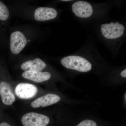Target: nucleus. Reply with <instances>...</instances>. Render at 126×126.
Returning <instances> with one entry per match:
<instances>
[{"label":"nucleus","instance_id":"nucleus-1","mask_svg":"<svg viewBox=\"0 0 126 126\" xmlns=\"http://www.w3.org/2000/svg\"><path fill=\"white\" fill-rule=\"evenodd\" d=\"M61 63L66 68L80 73L93 72L97 68L92 59L83 54L65 56L61 59Z\"/></svg>","mask_w":126,"mask_h":126},{"label":"nucleus","instance_id":"nucleus-9","mask_svg":"<svg viewBox=\"0 0 126 126\" xmlns=\"http://www.w3.org/2000/svg\"><path fill=\"white\" fill-rule=\"evenodd\" d=\"M57 15L58 12L54 8L40 7L35 10L34 17L38 21H45L55 19Z\"/></svg>","mask_w":126,"mask_h":126},{"label":"nucleus","instance_id":"nucleus-11","mask_svg":"<svg viewBox=\"0 0 126 126\" xmlns=\"http://www.w3.org/2000/svg\"><path fill=\"white\" fill-rule=\"evenodd\" d=\"M46 67V63L39 58H36L33 60H29L21 64V69L25 71H32L41 72Z\"/></svg>","mask_w":126,"mask_h":126},{"label":"nucleus","instance_id":"nucleus-2","mask_svg":"<svg viewBox=\"0 0 126 126\" xmlns=\"http://www.w3.org/2000/svg\"><path fill=\"white\" fill-rule=\"evenodd\" d=\"M124 25L119 22L102 24L100 26L101 34L104 38L109 41H116L122 39L125 34Z\"/></svg>","mask_w":126,"mask_h":126},{"label":"nucleus","instance_id":"nucleus-4","mask_svg":"<svg viewBox=\"0 0 126 126\" xmlns=\"http://www.w3.org/2000/svg\"><path fill=\"white\" fill-rule=\"evenodd\" d=\"M73 13L76 16L81 18H87L94 13L93 7L87 1L79 0L75 1L72 6Z\"/></svg>","mask_w":126,"mask_h":126},{"label":"nucleus","instance_id":"nucleus-12","mask_svg":"<svg viewBox=\"0 0 126 126\" xmlns=\"http://www.w3.org/2000/svg\"><path fill=\"white\" fill-rule=\"evenodd\" d=\"M9 16V12L7 7L0 1V20L5 21Z\"/></svg>","mask_w":126,"mask_h":126},{"label":"nucleus","instance_id":"nucleus-7","mask_svg":"<svg viewBox=\"0 0 126 126\" xmlns=\"http://www.w3.org/2000/svg\"><path fill=\"white\" fill-rule=\"evenodd\" d=\"M0 96L2 103L7 106L12 105L15 101V97L11 86L5 81L0 82Z\"/></svg>","mask_w":126,"mask_h":126},{"label":"nucleus","instance_id":"nucleus-13","mask_svg":"<svg viewBox=\"0 0 126 126\" xmlns=\"http://www.w3.org/2000/svg\"><path fill=\"white\" fill-rule=\"evenodd\" d=\"M77 126H97L96 123L91 119H85L79 123Z\"/></svg>","mask_w":126,"mask_h":126},{"label":"nucleus","instance_id":"nucleus-14","mask_svg":"<svg viewBox=\"0 0 126 126\" xmlns=\"http://www.w3.org/2000/svg\"><path fill=\"white\" fill-rule=\"evenodd\" d=\"M120 75L122 78H126V68L124 69L123 70H122L120 73Z\"/></svg>","mask_w":126,"mask_h":126},{"label":"nucleus","instance_id":"nucleus-3","mask_svg":"<svg viewBox=\"0 0 126 126\" xmlns=\"http://www.w3.org/2000/svg\"><path fill=\"white\" fill-rule=\"evenodd\" d=\"M21 121L24 126H46L49 123L50 119L46 115L32 112L24 115Z\"/></svg>","mask_w":126,"mask_h":126},{"label":"nucleus","instance_id":"nucleus-5","mask_svg":"<svg viewBox=\"0 0 126 126\" xmlns=\"http://www.w3.org/2000/svg\"><path fill=\"white\" fill-rule=\"evenodd\" d=\"M27 40L24 34L20 31L13 32L10 36V49L14 54H18L24 48Z\"/></svg>","mask_w":126,"mask_h":126},{"label":"nucleus","instance_id":"nucleus-15","mask_svg":"<svg viewBox=\"0 0 126 126\" xmlns=\"http://www.w3.org/2000/svg\"><path fill=\"white\" fill-rule=\"evenodd\" d=\"M0 126H11L9 124L6 122H2L0 124Z\"/></svg>","mask_w":126,"mask_h":126},{"label":"nucleus","instance_id":"nucleus-16","mask_svg":"<svg viewBox=\"0 0 126 126\" xmlns=\"http://www.w3.org/2000/svg\"><path fill=\"white\" fill-rule=\"evenodd\" d=\"M62 1H71V0H62Z\"/></svg>","mask_w":126,"mask_h":126},{"label":"nucleus","instance_id":"nucleus-6","mask_svg":"<svg viewBox=\"0 0 126 126\" xmlns=\"http://www.w3.org/2000/svg\"><path fill=\"white\" fill-rule=\"evenodd\" d=\"M36 86L31 84L20 83L16 87L15 92L16 95L21 99H28L32 98L38 93Z\"/></svg>","mask_w":126,"mask_h":126},{"label":"nucleus","instance_id":"nucleus-8","mask_svg":"<svg viewBox=\"0 0 126 126\" xmlns=\"http://www.w3.org/2000/svg\"><path fill=\"white\" fill-rule=\"evenodd\" d=\"M60 99L61 98L57 94H48L32 102L31 106L33 108H37L40 107H45L57 103Z\"/></svg>","mask_w":126,"mask_h":126},{"label":"nucleus","instance_id":"nucleus-10","mask_svg":"<svg viewBox=\"0 0 126 126\" xmlns=\"http://www.w3.org/2000/svg\"><path fill=\"white\" fill-rule=\"evenodd\" d=\"M24 78L29 79L36 83H41L49 80L51 74L49 72L25 71L22 74Z\"/></svg>","mask_w":126,"mask_h":126}]
</instances>
